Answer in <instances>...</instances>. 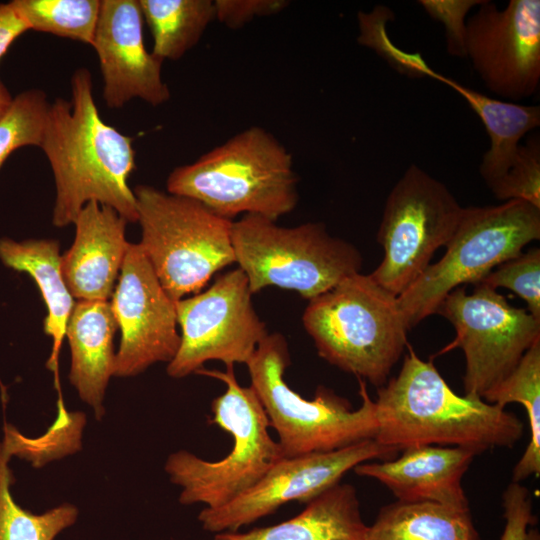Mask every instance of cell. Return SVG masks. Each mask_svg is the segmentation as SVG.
<instances>
[{
	"label": "cell",
	"mask_w": 540,
	"mask_h": 540,
	"mask_svg": "<svg viewBox=\"0 0 540 540\" xmlns=\"http://www.w3.org/2000/svg\"><path fill=\"white\" fill-rule=\"evenodd\" d=\"M40 148L55 180L52 223L73 224L91 201L113 208L128 223L137 222V203L128 178L135 169L133 139L101 118L92 76L78 68L71 77V100L49 104Z\"/></svg>",
	"instance_id": "cell-1"
},
{
	"label": "cell",
	"mask_w": 540,
	"mask_h": 540,
	"mask_svg": "<svg viewBox=\"0 0 540 540\" xmlns=\"http://www.w3.org/2000/svg\"><path fill=\"white\" fill-rule=\"evenodd\" d=\"M399 373L378 388L375 440L397 451L439 445L471 449L477 455L512 448L523 423L485 400L456 394L432 360H422L408 344Z\"/></svg>",
	"instance_id": "cell-2"
},
{
	"label": "cell",
	"mask_w": 540,
	"mask_h": 540,
	"mask_svg": "<svg viewBox=\"0 0 540 540\" xmlns=\"http://www.w3.org/2000/svg\"><path fill=\"white\" fill-rule=\"evenodd\" d=\"M297 185L291 153L259 126L176 167L167 178L168 193L194 199L229 220L244 213L276 221L296 207Z\"/></svg>",
	"instance_id": "cell-3"
},
{
	"label": "cell",
	"mask_w": 540,
	"mask_h": 540,
	"mask_svg": "<svg viewBox=\"0 0 540 540\" xmlns=\"http://www.w3.org/2000/svg\"><path fill=\"white\" fill-rule=\"evenodd\" d=\"M302 322L321 358L378 388L408 345L397 296L361 272L309 300Z\"/></svg>",
	"instance_id": "cell-4"
},
{
	"label": "cell",
	"mask_w": 540,
	"mask_h": 540,
	"mask_svg": "<svg viewBox=\"0 0 540 540\" xmlns=\"http://www.w3.org/2000/svg\"><path fill=\"white\" fill-rule=\"evenodd\" d=\"M289 364L287 340L278 332L268 334L246 363L250 386L278 435L284 457L333 451L375 438V404L364 380L358 378L362 403L356 409L324 386L310 400L285 381Z\"/></svg>",
	"instance_id": "cell-5"
},
{
	"label": "cell",
	"mask_w": 540,
	"mask_h": 540,
	"mask_svg": "<svg viewBox=\"0 0 540 540\" xmlns=\"http://www.w3.org/2000/svg\"><path fill=\"white\" fill-rule=\"evenodd\" d=\"M233 367L227 366L226 371H196L226 385L225 392L211 403L210 422L232 436L233 447L217 461L204 460L186 450L168 457L164 468L170 481L182 488L181 504L223 506L251 488L284 458L278 442L269 434V420L256 393L251 386L238 383Z\"/></svg>",
	"instance_id": "cell-6"
},
{
	"label": "cell",
	"mask_w": 540,
	"mask_h": 540,
	"mask_svg": "<svg viewBox=\"0 0 540 540\" xmlns=\"http://www.w3.org/2000/svg\"><path fill=\"white\" fill-rule=\"evenodd\" d=\"M235 262L252 294L275 286L311 300L360 273L363 258L351 243L332 236L321 222L283 227L246 214L231 229Z\"/></svg>",
	"instance_id": "cell-7"
},
{
	"label": "cell",
	"mask_w": 540,
	"mask_h": 540,
	"mask_svg": "<svg viewBox=\"0 0 540 540\" xmlns=\"http://www.w3.org/2000/svg\"><path fill=\"white\" fill-rule=\"evenodd\" d=\"M139 243L164 290L176 302L199 291L235 262L232 220L200 202L150 185L133 190Z\"/></svg>",
	"instance_id": "cell-8"
},
{
	"label": "cell",
	"mask_w": 540,
	"mask_h": 540,
	"mask_svg": "<svg viewBox=\"0 0 540 540\" xmlns=\"http://www.w3.org/2000/svg\"><path fill=\"white\" fill-rule=\"evenodd\" d=\"M540 239V208L524 200L464 207L442 258L397 299L407 328L436 311L454 289L475 285L504 261Z\"/></svg>",
	"instance_id": "cell-9"
},
{
	"label": "cell",
	"mask_w": 540,
	"mask_h": 540,
	"mask_svg": "<svg viewBox=\"0 0 540 540\" xmlns=\"http://www.w3.org/2000/svg\"><path fill=\"white\" fill-rule=\"evenodd\" d=\"M463 210L441 181L411 164L385 201L376 236L383 258L369 275L398 297L450 240Z\"/></svg>",
	"instance_id": "cell-10"
},
{
	"label": "cell",
	"mask_w": 540,
	"mask_h": 540,
	"mask_svg": "<svg viewBox=\"0 0 540 540\" xmlns=\"http://www.w3.org/2000/svg\"><path fill=\"white\" fill-rule=\"evenodd\" d=\"M436 313L455 329V338L437 355L456 348L463 351V387L467 396L482 399L540 339V319L510 305L505 296L483 284H475L472 294L463 286L454 289Z\"/></svg>",
	"instance_id": "cell-11"
},
{
	"label": "cell",
	"mask_w": 540,
	"mask_h": 540,
	"mask_svg": "<svg viewBox=\"0 0 540 540\" xmlns=\"http://www.w3.org/2000/svg\"><path fill=\"white\" fill-rule=\"evenodd\" d=\"M252 295L238 267L217 277L204 292L176 301L180 346L168 363V375L186 377L211 360L226 367L246 364L269 334L254 309Z\"/></svg>",
	"instance_id": "cell-12"
},
{
	"label": "cell",
	"mask_w": 540,
	"mask_h": 540,
	"mask_svg": "<svg viewBox=\"0 0 540 540\" xmlns=\"http://www.w3.org/2000/svg\"><path fill=\"white\" fill-rule=\"evenodd\" d=\"M398 453L368 439L333 451L284 457L247 491L223 506L205 507L198 519L206 531L234 532L288 502L308 504L361 463L389 460Z\"/></svg>",
	"instance_id": "cell-13"
},
{
	"label": "cell",
	"mask_w": 540,
	"mask_h": 540,
	"mask_svg": "<svg viewBox=\"0 0 540 540\" xmlns=\"http://www.w3.org/2000/svg\"><path fill=\"white\" fill-rule=\"evenodd\" d=\"M466 20V57L487 89L507 100L534 95L540 83V1L483 0Z\"/></svg>",
	"instance_id": "cell-14"
},
{
	"label": "cell",
	"mask_w": 540,
	"mask_h": 540,
	"mask_svg": "<svg viewBox=\"0 0 540 540\" xmlns=\"http://www.w3.org/2000/svg\"><path fill=\"white\" fill-rule=\"evenodd\" d=\"M110 305L121 332L114 376H135L175 357L180 346L176 302L139 244L128 245Z\"/></svg>",
	"instance_id": "cell-15"
},
{
	"label": "cell",
	"mask_w": 540,
	"mask_h": 540,
	"mask_svg": "<svg viewBox=\"0 0 540 540\" xmlns=\"http://www.w3.org/2000/svg\"><path fill=\"white\" fill-rule=\"evenodd\" d=\"M139 0H101L92 42L103 77V97L111 109L134 98L158 106L170 98L163 81V61L148 52Z\"/></svg>",
	"instance_id": "cell-16"
},
{
	"label": "cell",
	"mask_w": 540,
	"mask_h": 540,
	"mask_svg": "<svg viewBox=\"0 0 540 540\" xmlns=\"http://www.w3.org/2000/svg\"><path fill=\"white\" fill-rule=\"evenodd\" d=\"M400 452L398 457L364 462L353 470L379 481L398 501L469 507L462 478L476 452L439 445L413 446Z\"/></svg>",
	"instance_id": "cell-17"
},
{
	"label": "cell",
	"mask_w": 540,
	"mask_h": 540,
	"mask_svg": "<svg viewBox=\"0 0 540 540\" xmlns=\"http://www.w3.org/2000/svg\"><path fill=\"white\" fill-rule=\"evenodd\" d=\"M127 221L113 208L88 202L74 221L72 246L61 256V271L74 298L108 301L129 245Z\"/></svg>",
	"instance_id": "cell-18"
},
{
	"label": "cell",
	"mask_w": 540,
	"mask_h": 540,
	"mask_svg": "<svg viewBox=\"0 0 540 540\" xmlns=\"http://www.w3.org/2000/svg\"><path fill=\"white\" fill-rule=\"evenodd\" d=\"M117 329L108 301L78 300L67 322L65 336L71 349L69 379L98 419L104 412L106 387L114 376L113 337Z\"/></svg>",
	"instance_id": "cell-19"
},
{
	"label": "cell",
	"mask_w": 540,
	"mask_h": 540,
	"mask_svg": "<svg viewBox=\"0 0 540 540\" xmlns=\"http://www.w3.org/2000/svg\"><path fill=\"white\" fill-rule=\"evenodd\" d=\"M355 488L337 484L306 504L295 517L247 532H220L212 540H365Z\"/></svg>",
	"instance_id": "cell-20"
},
{
	"label": "cell",
	"mask_w": 540,
	"mask_h": 540,
	"mask_svg": "<svg viewBox=\"0 0 540 540\" xmlns=\"http://www.w3.org/2000/svg\"><path fill=\"white\" fill-rule=\"evenodd\" d=\"M0 260L15 271L29 274L37 284L47 309V316L43 322L44 332L53 341L47 366L51 370H56L67 322L75 305L74 297L61 271L59 243L51 239L16 242L2 238Z\"/></svg>",
	"instance_id": "cell-21"
},
{
	"label": "cell",
	"mask_w": 540,
	"mask_h": 540,
	"mask_svg": "<svg viewBox=\"0 0 540 540\" xmlns=\"http://www.w3.org/2000/svg\"><path fill=\"white\" fill-rule=\"evenodd\" d=\"M437 81L462 96L482 121L490 138V148L482 158L479 172L492 189L514 162L522 138L539 127V106L494 99L441 74Z\"/></svg>",
	"instance_id": "cell-22"
},
{
	"label": "cell",
	"mask_w": 540,
	"mask_h": 540,
	"mask_svg": "<svg viewBox=\"0 0 540 540\" xmlns=\"http://www.w3.org/2000/svg\"><path fill=\"white\" fill-rule=\"evenodd\" d=\"M365 540H480L469 507L396 501L381 508Z\"/></svg>",
	"instance_id": "cell-23"
},
{
	"label": "cell",
	"mask_w": 540,
	"mask_h": 540,
	"mask_svg": "<svg viewBox=\"0 0 540 540\" xmlns=\"http://www.w3.org/2000/svg\"><path fill=\"white\" fill-rule=\"evenodd\" d=\"M153 37L152 54L178 60L201 39L215 19L213 0H139Z\"/></svg>",
	"instance_id": "cell-24"
},
{
	"label": "cell",
	"mask_w": 540,
	"mask_h": 540,
	"mask_svg": "<svg viewBox=\"0 0 540 540\" xmlns=\"http://www.w3.org/2000/svg\"><path fill=\"white\" fill-rule=\"evenodd\" d=\"M501 408L509 403L524 406L529 423V442L512 473L520 483L540 474V339L525 352L517 366L483 398Z\"/></svg>",
	"instance_id": "cell-25"
},
{
	"label": "cell",
	"mask_w": 540,
	"mask_h": 540,
	"mask_svg": "<svg viewBox=\"0 0 540 540\" xmlns=\"http://www.w3.org/2000/svg\"><path fill=\"white\" fill-rule=\"evenodd\" d=\"M11 456L6 444H0V540H53L76 521L77 508L65 503L41 515L22 509L10 493Z\"/></svg>",
	"instance_id": "cell-26"
},
{
	"label": "cell",
	"mask_w": 540,
	"mask_h": 540,
	"mask_svg": "<svg viewBox=\"0 0 540 540\" xmlns=\"http://www.w3.org/2000/svg\"><path fill=\"white\" fill-rule=\"evenodd\" d=\"M29 30L92 45L101 0H13Z\"/></svg>",
	"instance_id": "cell-27"
},
{
	"label": "cell",
	"mask_w": 540,
	"mask_h": 540,
	"mask_svg": "<svg viewBox=\"0 0 540 540\" xmlns=\"http://www.w3.org/2000/svg\"><path fill=\"white\" fill-rule=\"evenodd\" d=\"M49 103L45 92L30 89L15 98L0 120V168L15 150L24 146L40 147Z\"/></svg>",
	"instance_id": "cell-28"
},
{
	"label": "cell",
	"mask_w": 540,
	"mask_h": 540,
	"mask_svg": "<svg viewBox=\"0 0 540 540\" xmlns=\"http://www.w3.org/2000/svg\"><path fill=\"white\" fill-rule=\"evenodd\" d=\"M392 13L385 7H376L370 13H358L360 45L375 50L398 72L409 77H430L435 79V72L419 53H408L400 50L389 39L386 33V22Z\"/></svg>",
	"instance_id": "cell-29"
},
{
	"label": "cell",
	"mask_w": 540,
	"mask_h": 540,
	"mask_svg": "<svg viewBox=\"0 0 540 540\" xmlns=\"http://www.w3.org/2000/svg\"><path fill=\"white\" fill-rule=\"evenodd\" d=\"M476 284L507 288L523 299L526 310L540 319V249L533 247L504 261Z\"/></svg>",
	"instance_id": "cell-30"
},
{
	"label": "cell",
	"mask_w": 540,
	"mask_h": 540,
	"mask_svg": "<svg viewBox=\"0 0 540 540\" xmlns=\"http://www.w3.org/2000/svg\"><path fill=\"white\" fill-rule=\"evenodd\" d=\"M501 201L524 200L540 208V140L531 136L521 144L503 178L490 189Z\"/></svg>",
	"instance_id": "cell-31"
},
{
	"label": "cell",
	"mask_w": 540,
	"mask_h": 540,
	"mask_svg": "<svg viewBox=\"0 0 540 540\" xmlns=\"http://www.w3.org/2000/svg\"><path fill=\"white\" fill-rule=\"evenodd\" d=\"M483 0H420L426 13L445 28L447 51L450 55L466 56V16Z\"/></svg>",
	"instance_id": "cell-32"
},
{
	"label": "cell",
	"mask_w": 540,
	"mask_h": 540,
	"mask_svg": "<svg viewBox=\"0 0 540 540\" xmlns=\"http://www.w3.org/2000/svg\"><path fill=\"white\" fill-rule=\"evenodd\" d=\"M505 526L500 540H540L536 516L532 510L530 491L517 482H511L502 495Z\"/></svg>",
	"instance_id": "cell-33"
},
{
	"label": "cell",
	"mask_w": 540,
	"mask_h": 540,
	"mask_svg": "<svg viewBox=\"0 0 540 540\" xmlns=\"http://www.w3.org/2000/svg\"><path fill=\"white\" fill-rule=\"evenodd\" d=\"M287 0H214L215 19L230 29H240L258 17L280 13Z\"/></svg>",
	"instance_id": "cell-34"
},
{
	"label": "cell",
	"mask_w": 540,
	"mask_h": 540,
	"mask_svg": "<svg viewBox=\"0 0 540 540\" xmlns=\"http://www.w3.org/2000/svg\"><path fill=\"white\" fill-rule=\"evenodd\" d=\"M29 30L12 2L0 3V60L12 43Z\"/></svg>",
	"instance_id": "cell-35"
},
{
	"label": "cell",
	"mask_w": 540,
	"mask_h": 540,
	"mask_svg": "<svg viewBox=\"0 0 540 540\" xmlns=\"http://www.w3.org/2000/svg\"><path fill=\"white\" fill-rule=\"evenodd\" d=\"M12 103L13 98L0 80V120L7 114Z\"/></svg>",
	"instance_id": "cell-36"
}]
</instances>
